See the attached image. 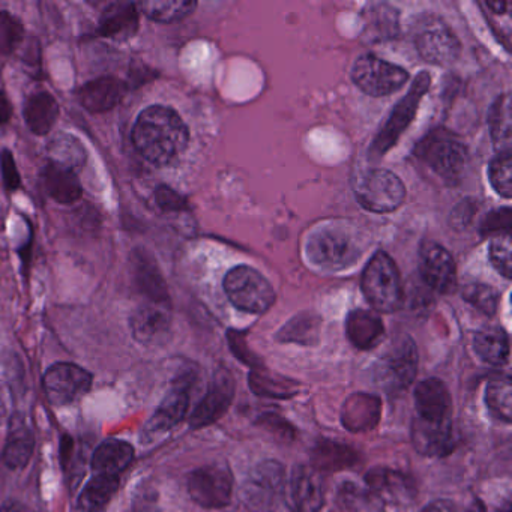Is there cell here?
I'll return each instance as SVG.
<instances>
[{"mask_svg":"<svg viewBox=\"0 0 512 512\" xmlns=\"http://www.w3.org/2000/svg\"><path fill=\"white\" fill-rule=\"evenodd\" d=\"M190 134L181 116L164 106L143 110L133 128L137 152L155 166H166L187 149Z\"/></svg>","mask_w":512,"mask_h":512,"instance_id":"1","label":"cell"},{"mask_svg":"<svg viewBox=\"0 0 512 512\" xmlns=\"http://www.w3.org/2000/svg\"><path fill=\"white\" fill-rule=\"evenodd\" d=\"M364 245L355 227L344 221L320 224L307 239V257L311 265L335 272L349 268L362 256Z\"/></svg>","mask_w":512,"mask_h":512,"instance_id":"2","label":"cell"},{"mask_svg":"<svg viewBox=\"0 0 512 512\" xmlns=\"http://www.w3.org/2000/svg\"><path fill=\"white\" fill-rule=\"evenodd\" d=\"M416 157L445 181L463 176L469 163V151L460 137L446 130H434L416 146Z\"/></svg>","mask_w":512,"mask_h":512,"instance_id":"3","label":"cell"},{"mask_svg":"<svg viewBox=\"0 0 512 512\" xmlns=\"http://www.w3.org/2000/svg\"><path fill=\"white\" fill-rule=\"evenodd\" d=\"M362 292L379 313H395L403 305V284L397 265L388 254L379 251L371 257L362 274Z\"/></svg>","mask_w":512,"mask_h":512,"instance_id":"4","label":"cell"},{"mask_svg":"<svg viewBox=\"0 0 512 512\" xmlns=\"http://www.w3.org/2000/svg\"><path fill=\"white\" fill-rule=\"evenodd\" d=\"M359 205L373 214H389L403 205L406 188L389 170L371 169L361 173L353 182Z\"/></svg>","mask_w":512,"mask_h":512,"instance_id":"5","label":"cell"},{"mask_svg":"<svg viewBox=\"0 0 512 512\" xmlns=\"http://www.w3.org/2000/svg\"><path fill=\"white\" fill-rule=\"evenodd\" d=\"M224 290L230 302L245 313H266L275 302L271 283L250 266H236L227 272Z\"/></svg>","mask_w":512,"mask_h":512,"instance_id":"6","label":"cell"},{"mask_svg":"<svg viewBox=\"0 0 512 512\" xmlns=\"http://www.w3.org/2000/svg\"><path fill=\"white\" fill-rule=\"evenodd\" d=\"M430 83V74L425 73V71H422V73L416 77L406 97L394 107L388 121H386L382 130L377 134L376 140H374L373 146H371L370 152H368L370 160L382 158L389 149L394 148L401 134L407 130V127H409L413 119H415L419 103H421L422 97H424L428 89H430Z\"/></svg>","mask_w":512,"mask_h":512,"instance_id":"7","label":"cell"},{"mask_svg":"<svg viewBox=\"0 0 512 512\" xmlns=\"http://www.w3.org/2000/svg\"><path fill=\"white\" fill-rule=\"evenodd\" d=\"M352 79L364 94L370 97H388L406 85L409 74L403 68L376 56L364 55L353 65Z\"/></svg>","mask_w":512,"mask_h":512,"instance_id":"8","label":"cell"},{"mask_svg":"<svg viewBox=\"0 0 512 512\" xmlns=\"http://www.w3.org/2000/svg\"><path fill=\"white\" fill-rule=\"evenodd\" d=\"M418 373V350L409 335L391 344L377 367L379 383L388 391L409 388Z\"/></svg>","mask_w":512,"mask_h":512,"instance_id":"9","label":"cell"},{"mask_svg":"<svg viewBox=\"0 0 512 512\" xmlns=\"http://www.w3.org/2000/svg\"><path fill=\"white\" fill-rule=\"evenodd\" d=\"M188 493L202 508H224L232 500V472L224 464L199 467L188 478Z\"/></svg>","mask_w":512,"mask_h":512,"instance_id":"10","label":"cell"},{"mask_svg":"<svg viewBox=\"0 0 512 512\" xmlns=\"http://www.w3.org/2000/svg\"><path fill=\"white\" fill-rule=\"evenodd\" d=\"M284 467L275 460L263 461L242 487L244 505L253 512H269L283 493Z\"/></svg>","mask_w":512,"mask_h":512,"instance_id":"11","label":"cell"},{"mask_svg":"<svg viewBox=\"0 0 512 512\" xmlns=\"http://www.w3.org/2000/svg\"><path fill=\"white\" fill-rule=\"evenodd\" d=\"M43 386L50 403L67 406L88 394L92 374L76 364H56L44 376Z\"/></svg>","mask_w":512,"mask_h":512,"instance_id":"12","label":"cell"},{"mask_svg":"<svg viewBox=\"0 0 512 512\" xmlns=\"http://www.w3.org/2000/svg\"><path fill=\"white\" fill-rule=\"evenodd\" d=\"M233 397H235V379L232 373L227 370H218L209 383L205 397L190 416V427L197 430L217 422L229 410Z\"/></svg>","mask_w":512,"mask_h":512,"instance_id":"13","label":"cell"},{"mask_svg":"<svg viewBox=\"0 0 512 512\" xmlns=\"http://www.w3.org/2000/svg\"><path fill=\"white\" fill-rule=\"evenodd\" d=\"M419 55L434 65H451L460 56V41L442 22H428L416 37Z\"/></svg>","mask_w":512,"mask_h":512,"instance_id":"14","label":"cell"},{"mask_svg":"<svg viewBox=\"0 0 512 512\" xmlns=\"http://www.w3.org/2000/svg\"><path fill=\"white\" fill-rule=\"evenodd\" d=\"M422 280L430 289L449 293L457 287V268L451 254L442 245L427 242L421 250L419 263Z\"/></svg>","mask_w":512,"mask_h":512,"instance_id":"15","label":"cell"},{"mask_svg":"<svg viewBox=\"0 0 512 512\" xmlns=\"http://www.w3.org/2000/svg\"><path fill=\"white\" fill-rule=\"evenodd\" d=\"M194 376L191 373L182 374L173 383L172 389L167 392L160 407L155 410L154 416L149 421V430L167 431L184 421L190 409L191 386Z\"/></svg>","mask_w":512,"mask_h":512,"instance_id":"16","label":"cell"},{"mask_svg":"<svg viewBox=\"0 0 512 512\" xmlns=\"http://www.w3.org/2000/svg\"><path fill=\"white\" fill-rule=\"evenodd\" d=\"M412 443L425 457H445L457 446V434L451 421L430 422L413 419Z\"/></svg>","mask_w":512,"mask_h":512,"instance_id":"17","label":"cell"},{"mask_svg":"<svg viewBox=\"0 0 512 512\" xmlns=\"http://www.w3.org/2000/svg\"><path fill=\"white\" fill-rule=\"evenodd\" d=\"M415 418L443 422L452 419V398L448 386L436 377L418 383L415 389Z\"/></svg>","mask_w":512,"mask_h":512,"instance_id":"18","label":"cell"},{"mask_svg":"<svg viewBox=\"0 0 512 512\" xmlns=\"http://www.w3.org/2000/svg\"><path fill=\"white\" fill-rule=\"evenodd\" d=\"M290 494L298 512H319L325 505L322 475L307 464H299L290 478Z\"/></svg>","mask_w":512,"mask_h":512,"instance_id":"19","label":"cell"},{"mask_svg":"<svg viewBox=\"0 0 512 512\" xmlns=\"http://www.w3.org/2000/svg\"><path fill=\"white\" fill-rule=\"evenodd\" d=\"M380 413H382V403L377 395L356 392L344 401L341 422L344 428L352 433H364L377 427Z\"/></svg>","mask_w":512,"mask_h":512,"instance_id":"20","label":"cell"},{"mask_svg":"<svg viewBox=\"0 0 512 512\" xmlns=\"http://www.w3.org/2000/svg\"><path fill=\"white\" fill-rule=\"evenodd\" d=\"M346 334L350 343L359 350H371L379 346L385 337V326L379 314L367 310H355L347 316Z\"/></svg>","mask_w":512,"mask_h":512,"instance_id":"21","label":"cell"},{"mask_svg":"<svg viewBox=\"0 0 512 512\" xmlns=\"http://www.w3.org/2000/svg\"><path fill=\"white\" fill-rule=\"evenodd\" d=\"M139 28V13L131 2H115L106 8L101 17L100 32L112 40H130Z\"/></svg>","mask_w":512,"mask_h":512,"instance_id":"22","label":"cell"},{"mask_svg":"<svg viewBox=\"0 0 512 512\" xmlns=\"http://www.w3.org/2000/svg\"><path fill=\"white\" fill-rule=\"evenodd\" d=\"M134 460V448L124 440H104L92 457L95 475L119 476Z\"/></svg>","mask_w":512,"mask_h":512,"instance_id":"23","label":"cell"},{"mask_svg":"<svg viewBox=\"0 0 512 512\" xmlns=\"http://www.w3.org/2000/svg\"><path fill=\"white\" fill-rule=\"evenodd\" d=\"M122 100V85L113 77H101L83 86L80 103L89 112H109Z\"/></svg>","mask_w":512,"mask_h":512,"instance_id":"24","label":"cell"},{"mask_svg":"<svg viewBox=\"0 0 512 512\" xmlns=\"http://www.w3.org/2000/svg\"><path fill=\"white\" fill-rule=\"evenodd\" d=\"M170 320L157 305H143L131 317V331L139 343H158L169 331Z\"/></svg>","mask_w":512,"mask_h":512,"instance_id":"25","label":"cell"},{"mask_svg":"<svg viewBox=\"0 0 512 512\" xmlns=\"http://www.w3.org/2000/svg\"><path fill=\"white\" fill-rule=\"evenodd\" d=\"M44 187L58 203L70 205L82 197V184L74 170L61 164L50 163L44 170Z\"/></svg>","mask_w":512,"mask_h":512,"instance_id":"26","label":"cell"},{"mask_svg":"<svg viewBox=\"0 0 512 512\" xmlns=\"http://www.w3.org/2000/svg\"><path fill=\"white\" fill-rule=\"evenodd\" d=\"M359 455L355 449L337 442L323 440L311 452V467L317 472H338L358 463Z\"/></svg>","mask_w":512,"mask_h":512,"instance_id":"27","label":"cell"},{"mask_svg":"<svg viewBox=\"0 0 512 512\" xmlns=\"http://www.w3.org/2000/svg\"><path fill=\"white\" fill-rule=\"evenodd\" d=\"M59 116V106L53 95L47 92H38V94L29 97L25 106V118L28 127L32 133L38 136H44L52 130Z\"/></svg>","mask_w":512,"mask_h":512,"instance_id":"28","label":"cell"},{"mask_svg":"<svg viewBox=\"0 0 512 512\" xmlns=\"http://www.w3.org/2000/svg\"><path fill=\"white\" fill-rule=\"evenodd\" d=\"M248 383H250L251 391L259 397L278 398V400L292 398L293 395L298 394L299 388H301L296 380L269 373L262 368L251 371Z\"/></svg>","mask_w":512,"mask_h":512,"instance_id":"29","label":"cell"},{"mask_svg":"<svg viewBox=\"0 0 512 512\" xmlns=\"http://www.w3.org/2000/svg\"><path fill=\"white\" fill-rule=\"evenodd\" d=\"M476 355L491 365H503L509 358V338L503 329H482L473 338Z\"/></svg>","mask_w":512,"mask_h":512,"instance_id":"30","label":"cell"},{"mask_svg":"<svg viewBox=\"0 0 512 512\" xmlns=\"http://www.w3.org/2000/svg\"><path fill=\"white\" fill-rule=\"evenodd\" d=\"M119 476L95 475L79 497V508L86 512L100 511L119 488Z\"/></svg>","mask_w":512,"mask_h":512,"instance_id":"31","label":"cell"},{"mask_svg":"<svg viewBox=\"0 0 512 512\" xmlns=\"http://www.w3.org/2000/svg\"><path fill=\"white\" fill-rule=\"evenodd\" d=\"M491 139L494 148L503 152H511V97L508 94L497 98L496 104L490 113Z\"/></svg>","mask_w":512,"mask_h":512,"instance_id":"32","label":"cell"},{"mask_svg":"<svg viewBox=\"0 0 512 512\" xmlns=\"http://www.w3.org/2000/svg\"><path fill=\"white\" fill-rule=\"evenodd\" d=\"M140 10L149 19L161 23L179 22L191 16L197 8V2L191 0H148L139 4Z\"/></svg>","mask_w":512,"mask_h":512,"instance_id":"33","label":"cell"},{"mask_svg":"<svg viewBox=\"0 0 512 512\" xmlns=\"http://www.w3.org/2000/svg\"><path fill=\"white\" fill-rule=\"evenodd\" d=\"M35 439L28 427L11 431L5 443L2 460L10 469H23L34 454Z\"/></svg>","mask_w":512,"mask_h":512,"instance_id":"34","label":"cell"},{"mask_svg":"<svg viewBox=\"0 0 512 512\" xmlns=\"http://www.w3.org/2000/svg\"><path fill=\"white\" fill-rule=\"evenodd\" d=\"M319 317L313 314H301L290 320L280 332H278L277 340L281 343L316 344L319 340Z\"/></svg>","mask_w":512,"mask_h":512,"instance_id":"35","label":"cell"},{"mask_svg":"<svg viewBox=\"0 0 512 512\" xmlns=\"http://www.w3.org/2000/svg\"><path fill=\"white\" fill-rule=\"evenodd\" d=\"M485 404L491 415L509 424L512 421L511 379L491 380L485 389Z\"/></svg>","mask_w":512,"mask_h":512,"instance_id":"36","label":"cell"},{"mask_svg":"<svg viewBox=\"0 0 512 512\" xmlns=\"http://www.w3.org/2000/svg\"><path fill=\"white\" fill-rule=\"evenodd\" d=\"M491 187L503 199L512 197V157L511 152L497 155L488 169Z\"/></svg>","mask_w":512,"mask_h":512,"instance_id":"37","label":"cell"},{"mask_svg":"<svg viewBox=\"0 0 512 512\" xmlns=\"http://www.w3.org/2000/svg\"><path fill=\"white\" fill-rule=\"evenodd\" d=\"M463 299L485 316H494L499 307V293L487 284L473 283L464 287Z\"/></svg>","mask_w":512,"mask_h":512,"instance_id":"38","label":"cell"},{"mask_svg":"<svg viewBox=\"0 0 512 512\" xmlns=\"http://www.w3.org/2000/svg\"><path fill=\"white\" fill-rule=\"evenodd\" d=\"M53 161L52 163L61 164V166L68 167L74 170V167H80L85 164V151L82 145L77 142L73 137H59L53 143Z\"/></svg>","mask_w":512,"mask_h":512,"instance_id":"39","label":"cell"},{"mask_svg":"<svg viewBox=\"0 0 512 512\" xmlns=\"http://www.w3.org/2000/svg\"><path fill=\"white\" fill-rule=\"evenodd\" d=\"M490 260L500 275L512 278V241L511 233L496 236L490 244Z\"/></svg>","mask_w":512,"mask_h":512,"instance_id":"40","label":"cell"},{"mask_svg":"<svg viewBox=\"0 0 512 512\" xmlns=\"http://www.w3.org/2000/svg\"><path fill=\"white\" fill-rule=\"evenodd\" d=\"M370 19L367 20V26H365V29H367L368 35H380L379 38L388 37L391 38V35L395 34V31L398 29V22H397V11L392 8L391 11H389L388 16L385 17V20H382L380 22L379 20V14H377L376 8H370Z\"/></svg>","mask_w":512,"mask_h":512,"instance_id":"41","label":"cell"},{"mask_svg":"<svg viewBox=\"0 0 512 512\" xmlns=\"http://www.w3.org/2000/svg\"><path fill=\"white\" fill-rule=\"evenodd\" d=\"M23 28L10 14H0V49L2 52H10L17 41L22 38Z\"/></svg>","mask_w":512,"mask_h":512,"instance_id":"42","label":"cell"},{"mask_svg":"<svg viewBox=\"0 0 512 512\" xmlns=\"http://www.w3.org/2000/svg\"><path fill=\"white\" fill-rule=\"evenodd\" d=\"M259 424L268 428L271 433L280 437L281 440H293V437H295V428L286 419L280 418L275 413H265V416L259 419Z\"/></svg>","mask_w":512,"mask_h":512,"instance_id":"43","label":"cell"},{"mask_svg":"<svg viewBox=\"0 0 512 512\" xmlns=\"http://www.w3.org/2000/svg\"><path fill=\"white\" fill-rule=\"evenodd\" d=\"M0 166H2V176H4L7 190H17V188L20 187L19 170H17L13 155H11V152L7 151V149L0 155Z\"/></svg>","mask_w":512,"mask_h":512,"instance_id":"44","label":"cell"},{"mask_svg":"<svg viewBox=\"0 0 512 512\" xmlns=\"http://www.w3.org/2000/svg\"><path fill=\"white\" fill-rule=\"evenodd\" d=\"M230 347H232L233 353H235L236 358L239 361L244 362V364L250 365L254 370L257 368H262V359L257 358L253 352H250V349L247 350V347H244V340H242L241 335L235 334L229 335Z\"/></svg>","mask_w":512,"mask_h":512,"instance_id":"45","label":"cell"},{"mask_svg":"<svg viewBox=\"0 0 512 512\" xmlns=\"http://www.w3.org/2000/svg\"><path fill=\"white\" fill-rule=\"evenodd\" d=\"M155 197H157L158 205L166 209V211H179V209L185 206L184 199H182L178 193H175V191L167 187L158 188Z\"/></svg>","mask_w":512,"mask_h":512,"instance_id":"46","label":"cell"},{"mask_svg":"<svg viewBox=\"0 0 512 512\" xmlns=\"http://www.w3.org/2000/svg\"><path fill=\"white\" fill-rule=\"evenodd\" d=\"M482 229H484V233L497 232L499 229L509 233V229H511V211L509 209H502V211L494 212V214L490 215V218H487Z\"/></svg>","mask_w":512,"mask_h":512,"instance_id":"47","label":"cell"},{"mask_svg":"<svg viewBox=\"0 0 512 512\" xmlns=\"http://www.w3.org/2000/svg\"><path fill=\"white\" fill-rule=\"evenodd\" d=\"M422 512H457V506L451 500L439 499L428 503Z\"/></svg>","mask_w":512,"mask_h":512,"instance_id":"48","label":"cell"},{"mask_svg":"<svg viewBox=\"0 0 512 512\" xmlns=\"http://www.w3.org/2000/svg\"><path fill=\"white\" fill-rule=\"evenodd\" d=\"M13 115V109H11L10 101H8L7 95L0 92V125L7 124Z\"/></svg>","mask_w":512,"mask_h":512,"instance_id":"49","label":"cell"},{"mask_svg":"<svg viewBox=\"0 0 512 512\" xmlns=\"http://www.w3.org/2000/svg\"><path fill=\"white\" fill-rule=\"evenodd\" d=\"M485 7L488 8V10H491V13L494 14H506L508 13L509 7L511 5L508 4V2H493V0H488V2H485Z\"/></svg>","mask_w":512,"mask_h":512,"instance_id":"50","label":"cell"},{"mask_svg":"<svg viewBox=\"0 0 512 512\" xmlns=\"http://www.w3.org/2000/svg\"><path fill=\"white\" fill-rule=\"evenodd\" d=\"M0 512H26L25 508H23L22 503L14 502V500H11V502L5 503L2 508H0Z\"/></svg>","mask_w":512,"mask_h":512,"instance_id":"51","label":"cell"},{"mask_svg":"<svg viewBox=\"0 0 512 512\" xmlns=\"http://www.w3.org/2000/svg\"><path fill=\"white\" fill-rule=\"evenodd\" d=\"M503 512H512L511 506H506V509Z\"/></svg>","mask_w":512,"mask_h":512,"instance_id":"52","label":"cell"}]
</instances>
